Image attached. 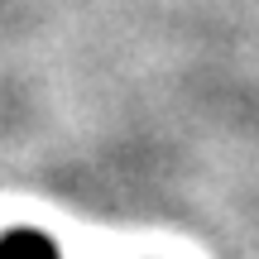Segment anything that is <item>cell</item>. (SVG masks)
Returning <instances> with one entry per match:
<instances>
[{
	"mask_svg": "<svg viewBox=\"0 0 259 259\" xmlns=\"http://www.w3.org/2000/svg\"><path fill=\"white\" fill-rule=\"evenodd\" d=\"M0 259H63V254H58V245L48 240L44 231H34V226H15V231L0 235Z\"/></svg>",
	"mask_w": 259,
	"mask_h": 259,
	"instance_id": "cell-1",
	"label": "cell"
}]
</instances>
